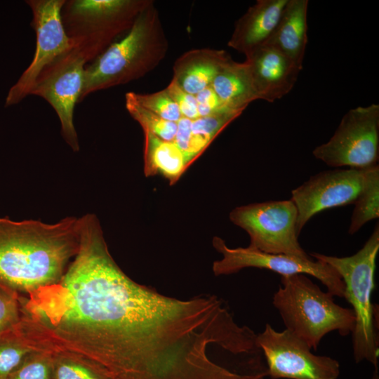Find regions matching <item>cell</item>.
Wrapping results in <instances>:
<instances>
[{"label": "cell", "mask_w": 379, "mask_h": 379, "mask_svg": "<svg viewBox=\"0 0 379 379\" xmlns=\"http://www.w3.org/2000/svg\"><path fill=\"white\" fill-rule=\"evenodd\" d=\"M298 212L291 199L267 201L236 207L230 220L250 237L248 246L274 254L307 258L298 241Z\"/></svg>", "instance_id": "7"}, {"label": "cell", "mask_w": 379, "mask_h": 379, "mask_svg": "<svg viewBox=\"0 0 379 379\" xmlns=\"http://www.w3.org/2000/svg\"><path fill=\"white\" fill-rule=\"evenodd\" d=\"M6 379H53L52 354L46 351H35Z\"/></svg>", "instance_id": "24"}, {"label": "cell", "mask_w": 379, "mask_h": 379, "mask_svg": "<svg viewBox=\"0 0 379 379\" xmlns=\"http://www.w3.org/2000/svg\"><path fill=\"white\" fill-rule=\"evenodd\" d=\"M265 376L263 375V376H261V377L258 378V379H265Z\"/></svg>", "instance_id": "30"}, {"label": "cell", "mask_w": 379, "mask_h": 379, "mask_svg": "<svg viewBox=\"0 0 379 379\" xmlns=\"http://www.w3.org/2000/svg\"><path fill=\"white\" fill-rule=\"evenodd\" d=\"M308 4V0H288L265 44L280 51L301 69L307 43Z\"/></svg>", "instance_id": "17"}, {"label": "cell", "mask_w": 379, "mask_h": 379, "mask_svg": "<svg viewBox=\"0 0 379 379\" xmlns=\"http://www.w3.org/2000/svg\"><path fill=\"white\" fill-rule=\"evenodd\" d=\"M211 87L223 105L232 110L243 112L257 100L244 62L231 59L215 76Z\"/></svg>", "instance_id": "19"}, {"label": "cell", "mask_w": 379, "mask_h": 379, "mask_svg": "<svg viewBox=\"0 0 379 379\" xmlns=\"http://www.w3.org/2000/svg\"><path fill=\"white\" fill-rule=\"evenodd\" d=\"M66 0H27L32 12L31 26L36 34L32 60L16 83L10 88L5 107L16 105L30 95L41 72L57 58L74 48L61 18Z\"/></svg>", "instance_id": "11"}, {"label": "cell", "mask_w": 379, "mask_h": 379, "mask_svg": "<svg viewBox=\"0 0 379 379\" xmlns=\"http://www.w3.org/2000/svg\"><path fill=\"white\" fill-rule=\"evenodd\" d=\"M87 62L74 47L41 72L30 93L52 106L59 118L62 135L74 152L79 149V145L73 121L74 110L82 91Z\"/></svg>", "instance_id": "12"}, {"label": "cell", "mask_w": 379, "mask_h": 379, "mask_svg": "<svg viewBox=\"0 0 379 379\" xmlns=\"http://www.w3.org/2000/svg\"><path fill=\"white\" fill-rule=\"evenodd\" d=\"M165 90L178 105L182 117L190 119L200 117L195 95L185 92L173 79Z\"/></svg>", "instance_id": "27"}, {"label": "cell", "mask_w": 379, "mask_h": 379, "mask_svg": "<svg viewBox=\"0 0 379 379\" xmlns=\"http://www.w3.org/2000/svg\"><path fill=\"white\" fill-rule=\"evenodd\" d=\"M168 49V39L152 1L124 37L86 66L79 102L95 91L144 77L163 60Z\"/></svg>", "instance_id": "3"}, {"label": "cell", "mask_w": 379, "mask_h": 379, "mask_svg": "<svg viewBox=\"0 0 379 379\" xmlns=\"http://www.w3.org/2000/svg\"><path fill=\"white\" fill-rule=\"evenodd\" d=\"M149 0H68L61 18L67 36L92 62L133 26Z\"/></svg>", "instance_id": "6"}, {"label": "cell", "mask_w": 379, "mask_h": 379, "mask_svg": "<svg viewBox=\"0 0 379 379\" xmlns=\"http://www.w3.org/2000/svg\"><path fill=\"white\" fill-rule=\"evenodd\" d=\"M125 105L130 115L141 126L143 131H148L158 138L173 142L177 131V122L163 119L158 115L140 105L131 92L125 95Z\"/></svg>", "instance_id": "22"}, {"label": "cell", "mask_w": 379, "mask_h": 379, "mask_svg": "<svg viewBox=\"0 0 379 379\" xmlns=\"http://www.w3.org/2000/svg\"><path fill=\"white\" fill-rule=\"evenodd\" d=\"M131 94L140 105L163 119L178 122L182 117L178 105L165 89L149 94Z\"/></svg>", "instance_id": "23"}, {"label": "cell", "mask_w": 379, "mask_h": 379, "mask_svg": "<svg viewBox=\"0 0 379 379\" xmlns=\"http://www.w3.org/2000/svg\"><path fill=\"white\" fill-rule=\"evenodd\" d=\"M256 343L263 353L272 379H337L339 362L330 357L316 355L302 340L286 329L279 331L267 324L257 334Z\"/></svg>", "instance_id": "10"}, {"label": "cell", "mask_w": 379, "mask_h": 379, "mask_svg": "<svg viewBox=\"0 0 379 379\" xmlns=\"http://www.w3.org/2000/svg\"><path fill=\"white\" fill-rule=\"evenodd\" d=\"M35 348L25 335L20 321L15 326L0 332V379L8 376Z\"/></svg>", "instance_id": "21"}, {"label": "cell", "mask_w": 379, "mask_h": 379, "mask_svg": "<svg viewBox=\"0 0 379 379\" xmlns=\"http://www.w3.org/2000/svg\"><path fill=\"white\" fill-rule=\"evenodd\" d=\"M314 157L332 167L365 169L378 164L379 105L350 109L332 137L315 147Z\"/></svg>", "instance_id": "8"}, {"label": "cell", "mask_w": 379, "mask_h": 379, "mask_svg": "<svg viewBox=\"0 0 379 379\" xmlns=\"http://www.w3.org/2000/svg\"><path fill=\"white\" fill-rule=\"evenodd\" d=\"M19 295L0 286V332L19 323L20 319Z\"/></svg>", "instance_id": "26"}, {"label": "cell", "mask_w": 379, "mask_h": 379, "mask_svg": "<svg viewBox=\"0 0 379 379\" xmlns=\"http://www.w3.org/2000/svg\"><path fill=\"white\" fill-rule=\"evenodd\" d=\"M364 169L336 168L318 173L291 192L300 235L306 223L326 209L354 204L364 183Z\"/></svg>", "instance_id": "13"}, {"label": "cell", "mask_w": 379, "mask_h": 379, "mask_svg": "<svg viewBox=\"0 0 379 379\" xmlns=\"http://www.w3.org/2000/svg\"><path fill=\"white\" fill-rule=\"evenodd\" d=\"M362 189L354 201L350 234H354L366 223L379 216V166L378 164L364 169Z\"/></svg>", "instance_id": "20"}, {"label": "cell", "mask_w": 379, "mask_h": 379, "mask_svg": "<svg viewBox=\"0 0 379 379\" xmlns=\"http://www.w3.org/2000/svg\"><path fill=\"white\" fill-rule=\"evenodd\" d=\"M288 0H258L236 22L227 45L245 55L264 46Z\"/></svg>", "instance_id": "15"}, {"label": "cell", "mask_w": 379, "mask_h": 379, "mask_svg": "<svg viewBox=\"0 0 379 379\" xmlns=\"http://www.w3.org/2000/svg\"><path fill=\"white\" fill-rule=\"evenodd\" d=\"M379 251V227L363 247L350 256L335 257L319 253L310 256L331 266L345 284V299L352 305L355 317L352 335L354 359L357 363L367 361L375 369L378 361V336L376 333L375 305L371 295L375 287V261Z\"/></svg>", "instance_id": "5"}, {"label": "cell", "mask_w": 379, "mask_h": 379, "mask_svg": "<svg viewBox=\"0 0 379 379\" xmlns=\"http://www.w3.org/2000/svg\"><path fill=\"white\" fill-rule=\"evenodd\" d=\"M244 62L257 100L274 102L293 88L302 70L280 51L264 45L245 55Z\"/></svg>", "instance_id": "14"}, {"label": "cell", "mask_w": 379, "mask_h": 379, "mask_svg": "<svg viewBox=\"0 0 379 379\" xmlns=\"http://www.w3.org/2000/svg\"><path fill=\"white\" fill-rule=\"evenodd\" d=\"M231 59L224 50H190L175 60L172 79L185 92L195 95L211 85L218 73Z\"/></svg>", "instance_id": "16"}, {"label": "cell", "mask_w": 379, "mask_h": 379, "mask_svg": "<svg viewBox=\"0 0 379 379\" xmlns=\"http://www.w3.org/2000/svg\"><path fill=\"white\" fill-rule=\"evenodd\" d=\"M333 297L305 274L281 277V285L272 297L286 329L317 350L323 338L333 331L351 334L355 317L351 308L336 304Z\"/></svg>", "instance_id": "4"}, {"label": "cell", "mask_w": 379, "mask_h": 379, "mask_svg": "<svg viewBox=\"0 0 379 379\" xmlns=\"http://www.w3.org/2000/svg\"><path fill=\"white\" fill-rule=\"evenodd\" d=\"M143 133L145 174H160L174 183L193 161L173 142Z\"/></svg>", "instance_id": "18"}, {"label": "cell", "mask_w": 379, "mask_h": 379, "mask_svg": "<svg viewBox=\"0 0 379 379\" xmlns=\"http://www.w3.org/2000/svg\"><path fill=\"white\" fill-rule=\"evenodd\" d=\"M372 379H378V371L375 369V374Z\"/></svg>", "instance_id": "29"}, {"label": "cell", "mask_w": 379, "mask_h": 379, "mask_svg": "<svg viewBox=\"0 0 379 379\" xmlns=\"http://www.w3.org/2000/svg\"><path fill=\"white\" fill-rule=\"evenodd\" d=\"M79 244L77 218L48 224L0 217V286L25 295L58 282Z\"/></svg>", "instance_id": "2"}, {"label": "cell", "mask_w": 379, "mask_h": 379, "mask_svg": "<svg viewBox=\"0 0 379 379\" xmlns=\"http://www.w3.org/2000/svg\"><path fill=\"white\" fill-rule=\"evenodd\" d=\"M195 98L200 117H211L232 110L223 105L211 85L196 94Z\"/></svg>", "instance_id": "28"}, {"label": "cell", "mask_w": 379, "mask_h": 379, "mask_svg": "<svg viewBox=\"0 0 379 379\" xmlns=\"http://www.w3.org/2000/svg\"><path fill=\"white\" fill-rule=\"evenodd\" d=\"M213 245L222 258L213 264L215 275H228L248 267L265 269L281 276L298 274L310 275L321 282L333 296L345 298V284L338 273L328 264L315 260L284 254L265 253L250 246L230 248L225 241L215 237Z\"/></svg>", "instance_id": "9"}, {"label": "cell", "mask_w": 379, "mask_h": 379, "mask_svg": "<svg viewBox=\"0 0 379 379\" xmlns=\"http://www.w3.org/2000/svg\"><path fill=\"white\" fill-rule=\"evenodd\" d=\"M79 229L78 253L62 278L18 297L34 347L80 360L105 379H228L210 355L238 341L222 300H180L141 285L114 260L95 215L79 218Z\"/></svg>", "instance_id": "1"}, {"label": "cell", "mask_w": 379, "mask_h": 379, "mask_svg": "<svg viewBox=\"0 0 379 379\" xmlns=\"http://www.w3.org/2000/svg\"><path fill=\"white\" fill-rule=\"evenodd\" d=\"M53 356V379H105L88 364L60 354Z\"/></svg>", "instance_id": "25"}]
</instances>
